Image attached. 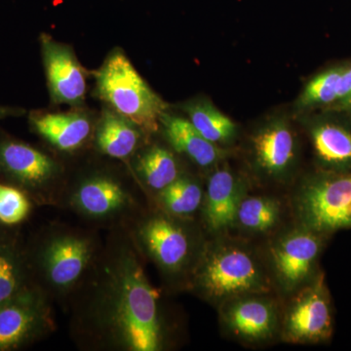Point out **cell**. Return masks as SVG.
<instances>
[{"mask_svg": "<svg viewBox=\"0 0 351 351\" xmlns=\"http://www.w3.org/2000/svg\"><path fill=\"white\" fill-rule=\"evenodd\" d=\"M108 230L64 306L71 338L84 350H163L169 331L145 258L128 226Z\"/></svg>", "mask_w": 351, "mask_h": 351, "instance_id": "cell-1", "label": "cell"}, {"mask_svg": "<svg viewBox=\"0 0 351 351\" xmlns=\"http://www.w3.org/2000/svg\"><path fill=\"white\" fill-rule=\"evenodd\" d=\"M93 232L64 225L41 230L25 251L32 283L52 301L66 306L100 250Z\"/></svg>", "mask_w": 351, "mask_h": 351, "instance_id": "cell-2", "label": "cell"}, {"mask_svg": "<svg viewBox=\"0 0 351 351\" xmlns=\"http://www.w3.org/2000/svg\"><path fill=\"white\" fill-rule=\"evenodd\" d=\"M189 285L201 297L219 306L233 298L265 294L269 290V278L257 255L232 241L204 246Z\"/></svg>", "mask_w": 351, "mask_h": 351, "instance_id": "cell-3", "label": "cell"}, {"mask_svg": "<svg viewBox=\"0 0 351 351\" xmlns=\"http://www.w3.org/2000/svg\"><path fill=\"white\" fill-rule=\"evenodd\" d=\"M138 250L172 282L191 276L202 253L199 235L191 219L160 211H145L129 225Z\"/></svg>", "mask_w": 351, "mask_h": 351, "instance_id": "cell-4", "label": "cell"}, {"mask_svg": "<svg viewBox=\"0 0 351 351\" xmlns=\"http://www.w3.org/2000/svg\"><path fill=\"white\" fill-rule=\"evenodd\" d=\"M60 206L91 225L108 230L131 225L147 211L133 188L108 172L90 173L64 188Z\"/></svg>", "mask_w": 351, "mask_h": 351, "instance_id": "cell-5", "label": "cell"}, {"mask_svg": "<svg viewBox=\"0 0 351 351\" xmlns=\"http://www.w3.org/2000/svg\"><path fill=\"white\" fill-rule=\"evenodd\" d=\"M97 93L113 110L154 133L167 110L165 103L145 82L121 50H114L96 71Z\"/></svg>", "mask_w": 351, "mask_h": 351, "instance_id": "cell-6", "label": "cell"}, {"mask_svg": "<svg viewBox=\"0 0 351 351\" xmlns=\"http://www.w3.org/2000/svg\"><path fill=\"white\" fill-rule=\"evenodd\" d=\"M61 178L55 159L0 131V182L24 191L36 205L60 206L64 191Z\"/></svg>", "mask_w": 351, "mask_h": 351, "instance_id": "cell-7", "label": "cell"}, {"mask_svg": "<svg viewBox=\"0 0 351 351\" xmlns=\"http://www.w3.org/2000/svg\"><path fill=\"white\" fill-rule=\"evenodd\" d=\"M299 226L327 237L351 228V173L320 170L302 181L294 197Z\"/></svg>", "mask_w": 351, "mask_h": 351, "instance_id": "cell-8", "label": "cell"}, {"mask_svg": "<svg viewBox=\"0 0 351 351\" xmlns=\"http://www.w3.org/2000/svg\"><path fill=\"white\" fill-rule=\"evenodd\" d=\"M52 302L32 285L0 304V351L20 350L54 332Z\"/></svg>", "mask_w": 351, "mask_h": 351, "instance_id": "cell-9", "label": "cell"}, {"mask_svg": "<svg viewBox=\"0 0 351 351\" xmlns=\"http://www.w3.org/2000/svg\"><path fill=\"white\" fill-rule=\"evenodd\" d=\"M324 239L326 237L323 235L298 226L271 245L270 265L283 292H298L313 280Z\"/></svg>", "mask_w": 351, "mask_h": 351, "instance_id": "cell-10", "label": "cell"}, {"mask_svg": "<svg viewBox=\"0 0 351 351\" xmlns=\"http://www.w3.org/2000/svg\"><path fill=\"white\" fill-rule=\"evenodd\" d=\"M297 293L284 317L283 339L289 343H317L331 338V302L322 274Z\"/></svg>", "mask_w": 351, "mask_h": 351, "instance_id": "cell-11", "label": "cell"}, {"mask_svg": "<svg viewBox=\"0 0 351 351\" xmlns=\"http://www.w3.org/2000/svg\"><path fill=\"white\" fill-rule=\"evenodd\" d=\"M298 154L297 135L287 120L270 119L252 135L251 162L263 179L274 182L287 179L297 164Z\"/></svg>", "mask_w": 351, "mask_h": 351, "instance_id": "cell-12", "label": "cell"}, {"mask_svg": "<svg viewBox=\"0 0 351 351\" xmlns=\"http://www.w3.org/2000/svg\"><path fill=\"white\" fill-rule=\"evenodd\" d=\"M51 100L55 104L82 105L87 91L86 71L75 52L48 34L39 38Z\"/></svg>", "mask_w": 351, "mask_h": 351, "instance_id": "cell-13", "label": "cell"}, {"mask_svg": "<svg viewBox=\"0 0 351 351\" xmlns=\"http://www.w3.org/2000/svg\"><path fill=\"white\" fill-rule=\"evenodd\" d=\"M221 320L234 338L249 343L274 338L279 325L276 302L263 294L241 295L223 302Z\"/></svg>", "mask_w": 351, "mask_h": 351, "instance_id": "cell-14", "label": "cell"}, {"mask_svg": "<svg viewBox=\"0 0 351 351\" xmlns=\"http://www.w3.org/2000/svg\"><path fill=\"white\" fill-rule=\"evenodd\" d=\"M245 189L241 179L228 166L215 167L203 198L202 218L208 232L221 234L235 226Z\"/></svg>", "mask_w": 351, "mask_h": 351, "instance_id": "cell-15", "label": "cell"}, {"mask_svg": "<svg viewBox=\"0 0 351 351\" xmlns=\"http://www.w3.org/2000/svg\"><path fill=\"white\" fill-rule=\"evenodd\" d=\"M29 126L58 151L73 152L82 149L93 135V124L86 113H50L34 110L29 115Z\"/></svg>", "mask_w": 351, "mask_h": 351, "instance_id": "cell-16", "label": "cell"}, {"mask_svg": "<svg viewBox=\"0 0 351 351\" xmlns=\"http://www.w3.org/2000/svg\"><path fill=\"white\" fill-rule=\"evenodd\" d=\"M309 138L321 170L351 173L350 128L336 120H316L309 126Z\"/></svg>", "mask_w": 351, "mask_h": 351, "instance_id": "cell-17", "label": "cell"}, {"mask_svg": "<svg viewBox=\"0 0 351 351\" xmlns=\"http://www.w3.org/2000/svg\"><path fill=\"white\" fill-rule=\"evenodd\" d=\"M160 126L171 147L198 167H216L223 158V149L203 137L189 119L165 112L161 117Z\"/></svg>", "mask_w": 351, "mask_h": 351, "instance_id": "cell-18", "label": "cell"}, {"mask_svg": "<svg viewBox=\"0 0 351 351\" xmlns=\"http://www.w3.org/2000/svg\"><path fill=\"white\" fill-rule=\"evenodd\" d=\"M145 132L112 108L104 110L95 130V143L101 154L126 160L138 152Z\"/></svg>", "mask_w": 351, "mask_h": 351, "instance_id": "cell-19", "label": "cell"}, {"mask_svg": "<svg viewBox=\"0 0 351 351\" xmlns=\"http://www.w3.org/2000/svg\"><path fill=\"white\" fill-rule=\"evenodd\" d=\"M135 171L145 188L156 195L182 175L174 154L160 145H152L141 152L135 161Z\"/></svg>", "mask_w": 351, "mask_h": 351, "instance_id": "cell-20", "label": "cell"}, {"mask_svg": "<svg viewBox=\"0 0 351 351\" xmlns=\"http://www.w3.org/2000/svg\"><path fill=\"white\" fill-rule=\"evenodd\" d=\"M189 120L209 142L221 147L232 144L237 134V124L219 112L211 101L200 99L184 106Z\"/></svg>", "mask_w": 351, "mask_h": 351, "instance_id": "cell-21", "label": "cell"}, {"mask_svg": "<svg viewBox=\"0 0 351 351\" xmlns=\"http://www.w3.org/2000/svg\"><path fill=\"white\" fill-rule=\"evenodd\" d=\"M34 285L25 252L10 240L0 243V304Z\"/></svg>", "mask_w": 351, "mask_h": 351, "instance_id": "cell-22", "label": "cell"}, {"mask_svg": "<svg viewBox=\"0 0 351 351\" xmlns=\"http://www.w3.org/2000/svg\"><path fill=\"white\" fill-rule=\"evenodd\" d=\"M203 198L204 191L199 182L184 174L156 195L164 212L182 219L193 218L202 207Z\"/></svg>", "mask_w": 351, "mask_h": 351, "instance_id": "cell-23", "label": "cell"}, {"mask_svg": "<svg viewBox=\"0 0 351 351\" xmlns=\"http://www.w3.org/2000/svg\"><path fill=\"white\" fill-rule=\"evenodd\" d=\"M281 204L270 196H244L237 210L235 225L250 234H265L278 225Z\"/></svg>", "mask_w": 351, "mask_h": 351, "instance_id": "cell-24", "label": "cell"}, {"mask_svg": "<svg viewBox=\"0 0 351 351\" xmlns=\"http://www.w3.org/2000/svg\"><path fill=\"white\" fill-rule=\"evenodd\" d=\"M341 73V66H336L313 76L300 95L297 107L301 110L336 107Z\"/></svg>", "mask_w": 351, "mask_h": 351, "instance_id": "cell-25", "label": "cell"}, {"mask_svg": "<svg viewBox=\"0 0 351 351\" xmlns=\"http://www.w3.org/2000/svg\"><path fill=\"white\" fill-rule=\"evenodd\" d=\"M34 201L21 189L0 182V223L4 226L21 225L29 218Z\"/></svg>", "mask_w": 351, "mask_h": 351, "instance_id": "cell-26", "label": "cell"}, {"mask_svg": "<svg viewBox=\"0 0 351 351\" xmlns=\"http://www.w3.org/2000/svg\"><path fill=\"white\" fill-rule=\"evenodd\" d=\"M351 105V64L341 66L339 80L338 103L335 108H346Z\"/></svg>", "mask_w": 351, "mask_h": 351, "instance_id": "cell-27", "label": "cell"}, {"mask_svg": "<svg viewBox=\"0 0 351 351\" xmlns=\"http://www.w3.org/2000/svg\"><path fill=\"white\" fill-rule=\"evenodd\" d=\"M24 113L25 110L23 108L0 106V120L7 119V117H21Z\"/></svg>", "mask_w": 351, "mask_h": 351, "instance_id": "cell-28", "label": "cell"}, {"mask_svg": "<svg viewBox=\"0 0 351 351\" xmlns=\"http://www.w3.org/2000/svg\"><path fill=\"white\" fill-rule=\"evenodd\" d=\"M5 228L6 226H4L0 223V243H1V242L6 241V240H8L6 237Z\"/></svg>", "mask_w": 351, "mask_h": 351, "instance_id": "cell-29", "label": "cell"}, {"mask_svg": "<svg viewBox=\"0 0 351 351\" xmlns=\"http://www.w3.org/2000/svg\"><path fill=\"white\" fill-rule=\"evenodd\" d=\"M348 108V110H350V114H351V105L350 106V107H348V108Z\"/></svg>", "mask_w": 351, "mask_h": 351, "instance_id": "cell-30", "label": "cell"}]
</instances>
